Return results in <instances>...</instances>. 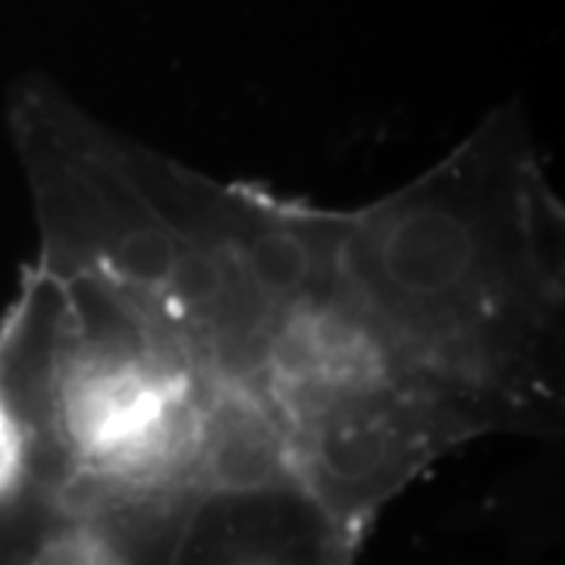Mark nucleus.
<instances>
[{
  "instance_id": "nucleus-1",
  "label": "nucleus",
  "mask_w": 565,
  "mask_h": 565,
  "mask_svg": "<svg viewBox=\"0 0 565 565\" xmlns=\"http://www.w3.org/2000/svg\"><path fill=\"white\" fill-rule=\"evenodd\" d=\"M330 296L481 437H550L565 399V211L522 102L343 211Z\"/></svg>"
},
{
  "instance_id": "nucleus-2",
  "label": "nucleus",
  "mask_w": 565,
  "mask_h": 565,
  "mask_svg": "<svg viewBox=\"0 0 565 565\" xmlns=\"http://www.w3.org/2000/svg\"><path fill=\"white\" fill-rule=\"evenodd\" d=\"M217 386L173 333L102 282L32 267L0 321V412L32 484L199 493Z\"/></svg>"
},
{
  "instance_id": "nucleus-3",
  "label": "nucleus",
  "mask_w": 565,
  "mask_h": 565,
  "mask_svg": "<svg viewBox=\"0 0 565 565\" xmlns=\"http://www.w3.org/2000/svg\"><path fill=\"white\" fill-rule=\"evenodd\" d=\"M7 129L39 223L35 267L136 305L180 340L204 381L248 384L280 321L163 223L120 167L117 129L39 73L10 88Z\"/></svg>"
},
{
  "instance_id": "nucleus-4",
  "label": "nucleus",
  "mask_w": 565,
  "mask_h": 565,
  "mask_svg": "<svg viewBox=\"0 0 565 565\" xmlns=\"http://www.w3.org/2000/svg\"><path fill=\"white\" fill-rule=\"evenodd\" d=\"M243 390L274 424L289 478L359 537L430 465L481 440L330 292L280 323Z\"/></svg>"
},
{
  "instance_id": "nucleus-5",
  "label": "nucleus",
  "mask_w": 565,
  "mask_h": 565,
  "mask_svg": "<svg viewBox=\"0 0 565 565\" xmlns=\"http://www.w3.org/2000/svg\"><path fill=\"white\" fill-rule=\"evenodd\" d=\"M362 544L296 481L214 487L189 497L167 565H355Z\"/></svg>"
}]
</instances>
